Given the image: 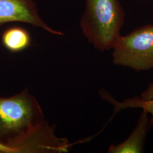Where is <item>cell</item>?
Here are the masks:
<instances>
[{"instance_id":"obj_3","label":"cell","mask_w":153,"mask_h":153,"mask_svg":"<svg viewBox=\"0 0 153 153\" xmlns=\"http://www.w3.org/2000/svg\"><path fill=\"white\" fill-rule=\"evenodd\" d=\"M113 49L112 61L116 65L137 71L153 68V24L120 35Z\"/></svg>"},{"instance_id":"obj_7","label":"cell","mask_w":153,"mask_h":153,"mask_svg":"<svg viewBox=\"0 0 153 153\" xmlns=\"http://www.w3.org/2000/svg\"><path fill=\"white\" fill-rule=\"evenodd\" d=\"M109 98L107 100L114 105L115 112L128 108H141L152 115L153 124V85H150L148 89L143 93L141 98L134 97L124 100L123 102H117L111 97Z\"/></svg>"},{"instance_id":"obj_1","label":"cell","mask_w":153,"mask_h":153,"mask_svg":"<svg viewBox=\"0 0 153 153\" xmlns=\"http://www.w3.org/2000/svg\"><path fill=\"white\" fill-rule=\"evenodd\" d=\"M0 143L14 153H62L71 145L55 136L36 98L27 89L0 97Z\"/></svg>"},{"instance_id":"obj_2","label":"cell","mask_w":153,"mask_h":153,"mask_svg":"<svg viewBox=\"0 0 153 153\" xmlns=\"http://www.w3.org/2000/svg\"><path fill=\"white\" fill-rule=\"evenodd\" d=\"M124 21L125 13L119 0H86L80 27L88 42L103 52L112 49Z\"/></svg>"},{"instance_id":"obj_9","label":"cell","mask_w":153,"mask_h":153,"mask_svg":"<svg viewBox=\"0 0 153 153\" xmlns=\"http://www.w3.org/2000/svg\"><path fill=\"white\" fill-rule=\"evenodd\" d=\"M140 1H150V0H140Z\"/></svg>"},{"instance_id":"obj_8","label":"cell","mask_w":153,"mask_h":153,"mask_svg":"<svg viewBox=\"0 0 153 153\" xmlns=\"http://www.w3.org/2000/svg\"><path fill=\"white\" fill-rule=\"evenodd\" d=\"M0 153H14V152L10 148H8L0 143Z\"/></svg>"},{"instance_id":"obj_5","label":"cell","mask_w":153,"mask_h":153,"mask_svg":"<svg viewBox=\"0 0 153 153\" xmlns=\"http://www.w3.org/2000/svg\"><path fill=\"white\" fill-rule=\"evenodd\" d=\"M148 112L143 110L134 129L125 141L117 145H111L108 149L110 153H142L150 123Z\"/></svg>"},{"instance_id":"obj_6","label":"cell","mask_w":153,"mask_h":153,"mask_svg":"<svg viewBox=\"0 0 153 153\" xmlns=\"http://www.w3.org/2000/svg\"><path fill=\"white\" fill-rule=\"evenodd\" d=\"M2 44L11 52L24 51L31 44V36L27 31L19 26L6 29L1 35Z\"/></svg>"},{"instance_id":"obj_4","label":"cell","mask_w":153,"mask_h":153,"mask_svg":"<svg viewBox=\"0 0 153 153\" xmlns=\"http://www.w3.org/2000/svg\"><path fill=\"white\" fill-rule=\"evenodd\" d=\"M13 22L26 23L54 35H63L45 23L33 0H0V26Z\"/></svg>"}]
</instances>
